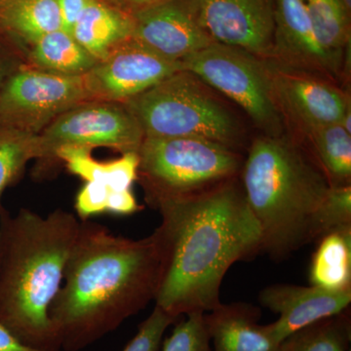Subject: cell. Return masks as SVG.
Returning a JSON list of instances; mask_svg holds the SVG:
<instances>
[{"label": "cell", "instance_id": "obj_25", "mask_svg": "<svg viewBox=\"0 0 351 351\" xmlns=\"http://www.w3.org/2000/svg\"><path fill=\"white\" fill-rule=\"evenodd\" d=\"M38 158V135L0 122V198L22 174L27 164Z\"/></svg>", "mask_w": 351, "mask_h": 351}, {"label": "cell", "instance_id": "obj_17", "mask_svg": "<svg viewBox=\"0 0 351 351\" xmlns=\"http://www.w3.org/2000/svg\"><path fill=\"white\" fill-rule=\"evenodd\" d=\"M134 18L103 0H92L73 27L71 36L100 62L132 38Z\"/></svg>", "mask_w": 351, "mask_h": 351}, {"label": "cell", "instance_id": "obj_26", "mask_svg": "<svg viewBox=\"0 0 351 351\" xmlns=\"http://www.w3.org/2000/svg\"><path fill=\"white\" fill-rule=\"evenodd\" d=\"M348 226H351V186H331L316 213L314 242L332 230Z\"/></svg>", "mask_w": 351, "mask_h": 351}, {"label": "cell", "instance_id": "obj_5", "mask_svg": "<svg viewBox=\"0 0 351 351\" xmlns=\"http://www.w3.org/2000/svg\"><path fill=\"white\" fill-rule=\"evenodd\" d=\"M145 137L197 138L241 152L245 133L230 106L211 86L182 69L124 103Z\"/></svg>", "mask_w": 351, "mask_h": 351}, {"label": "cell", "instance_id": "obj_1", "mask_svg": "<svg viewBox=\"0 0 351 351\" xmlns=\"http://www.w3.org/2000/svg\"><path fill=\"white\" fill-rule=\"evenodd\" d=\"M152 207L161 216L152 233L160 261L156 306L177 319L217 308L228 269L263 250L262 232L239 177Z\"/></svg>", "mask_w": 351, "mask_h": 351}, {"label": "cell", "instance_id": "obj_24", "mask_svg": "<svg viewBox=\"0 0 351 351\" xmlns=\"http://www.w3.org/2000/svg\"><path fill=\"white\" fill-rule=\"evenodd\" d=\"M350 309L295 332L282 341V351H350Z\"/></svg>", "mask_w": 351, "mask_h": 351}, {"label": "cell", "instance_id": "obj_29", "mask_svg": "<svg viewBox=\"0 0 351 351\" xmlns=\"http://www.w3.org/2000/svg\"><path fill=\"white\" fill-rule=\"evenodd\" d=\"M110 191L112 189L101 182H85L75 198V208L78 219L88 221L95 215L107 213Z\"/></svg>", "mask_w": 351, "mask_h": 351}, {"label": "cell", "instance_id": "obj_10", "mask_svg": "<svg viewBox=\"0 0 351 351\" xmlns=\"http://www.w3.org/2000/svg\"><path fill=\"white\" fill-rule=\"evenodd\" d=\"M265 62L277 105L286 126L297 131L295 137L320 127L339 124L350 110V94L338 83L270 60Z\"/></svg>", "mask_w": 351, "mask_h": 351}, {"label": "cell", "instance_id": "obj_15", "mask_svg": "<svg viewBox=\"0 0 351 351\" xmlns=\"http://www.w3.org/2000/svg\"><path fill=\"white\" fill-rule=\"evenodd\" d=\"M270 61L341 85V71L320 47L302 0H276Z\"/></svg>", "mask_w": 351, "mask_h": 351}, {"label": "cell", "instance_id": "obj_6", "mask_svg": "<svg viewBox=\"0 0 351 351\" xmlns=\"http://www.w3.org/2000/svg\"><path fill=\"white\" fill-rule=\"evenodd\" d=\"M138 154V181L152 207L239 178L244 161L241 152L197 138L145 137Z\"/></svg>", "mask_w": 351, "mask_h": 351}, {"label": "cell", "instance_id": "obj_22", "mask_svg": "<svg viewBox=\"0 0 351 351\" xmlns=\"http://www.w3.org/2000/svg\"><path fill=\"white\" fill-rule=\"evenodd\" d=\"M29 66L60 75H86L98 63L64 29L49 32L27 50Z\"/></svg>", "mask_w": 351, "mask_h": 351}, {"label": "cell", "instance_id": "obj_27", "mask_svg": "<svg viewBox=\"0 0 351 351\" xmlns=\"http://www.w3.org/2000/svg\"><path fill=\"white\" fill-rule=\"evenodd\" d=\"M205 313L186 314L163 341L161 351H212Z\"/></svg>", "mask_w": 351, "mask_h": 351}, {"label": "cell", "instance_id": "obj_34", "mask_svg": "<svg viewBox=\"0 0 351 351\" xmlns=\"http://www.w3.org/2000/svg\"><path fill=\"white\" fill-rule=\"evenodd\" d=\"M341 3L343 4V6L346 7L348 12L351 14V0H341Z\"/></svg>", "mask_w": 351, "mask_h": 351}, {"label": "cell", "instance_id": "obj_33", "mask_svg": "<svg viewBox=\"0 0 351 351\" xmlns=\"http://www.w3.org/2000/svg\"><path fill=\"white\" fill-rule=\"evenodd\" d=\"M0 351H62L46 350L40 348H32L22 343L19 339L7 330L3 325L0 324Z\"/></svg>", "mask_w": 351, "mask_h": 351}, {"label": "cell", "instance_id": "obj_32", "mask_svg": "<svg viewBox=\"0 0 351 351\" xmlns=\"http://www.w3.org/2000/svg\"><path fill=\"white\" fill-rule=\"evenodd\" d=\"M103 1L133 17L143 11L160 5L170 0H103Z\"/></svg>", "mask_w": 351, "mask_h": 351}, {"label": "cell", "instance_id": "obj_2", "mask_svg": "<svg viewBox=\"0 0 351 351\" xmlns=\"http://www.w3.org/2000/svg\"><path fill=\"white\" fill-rule=\"evenodd\" d=\"M160 261L154 237L131 239L80 221L49 316L61 350L80 351L154 301Z\"/></svg>", "mask_w": 351, "mask_h": 351}, {"label": "cell", "instance_id": "obj_12", "mask_svg": "<svg viewBox=\"0 0 351 351\" xmlns=\"http://www.w3.org/2000/svg\"><path fill=\"white\" fill-rule=\"evenodd\" d=\"M182 62L171 61L129 39L85 75L92 101L126 103L182 71Z\"/></svg>", "mask_w": 351, "mask_h": 351}, {"label": "cell", "instance_id": "obj_4", "mask_svg": "<svg viewBox=\"0 0 351 351\" xmlns=\"http://www.w3.org/2000/svg\"><path fill=\"white\" fill-rule=\"evenodd\" d=\"M239 179L262 232V252L279 262L314 242L316 213L331 186L294 134L254 138Z\"/></svg>", "mask_w": 351, "mask_h": 351}, {"label": "cell", "instance_id": "obj_3", "mask_svg": "<svg viewBox=\"0 0 351 351\" xmlns=\"http://www.w3.org/2000/svg\"><path fill=\"white\" fill-rule=\"evenodd\" d=\"M80 228L66 210L0 212V324L25 345L62 350L49 309Z\"/></svg>", "mask_w": 351, "mask_h": 351}, {"label": "cell", "instance_id": "obj_14", "mask_svg": "<svg viewBox=\"0 0 351 351\" xmlns=\"http://www.w3.org/2000/svg\"><path fill=\"white\" fill-rule=\"evenodd\" d=\"M133 18L132 38L171 61L182 62L215 43L182 0H170Z\"/></svg>", "mask_w": 351, "mask_h": 351}, {"label": "cell", "instance_id": "obj_11", "mask_svg": "<svg viewBox=\"0 0 351 351\" xmlns=\"http://www.w3.org/2000/svg\"><path fill=\"white\" fill-rule=\"evenodd\" d=\"M215 43L270 60L276 0H182Z\"/></svg>", "mask_w": 351, "mask_h": 351}, {"label": "cell", "instance_id": "obj_7", "mask_svg": "<svg viewBox=\"0 0 351 351\" xmlns=\"http://www.w3.org/2000/svg\"><path fill=\"white\" fill-rule=\"evenodd\" d=\"M182 64L184 69L237 104L263 135L287 132L265 59L241 48L214 43Z\"/></svg>", "mask_w": 351, "mask_h": 351}, {"label": "cell", "instance_id": "obj_13", "mask_svg": "<svg viewBox=\"0 0 351 351\" xmlns=\"http://www.w3.org/2000/svg\"><path fill=\"white\" fill-rule=\"evenodd\" d=\"M258 301L278 314V319L263 325V330L277 343H282L302 328L350 308L351 291L330 292L311 285L274 284L261 291Z\"/></svg>", "mask_w": 351, "mask_h": 351}, {"label": "cell", "instance_id": "obj_18", "mask_svg": "<svg viewBox=\"0 0 351 351\" xmlns=\"http://www.w3.org/2000/svg\"><path fill=\"white\" fill-rule=\"evenodd\" d=\"M63 29L57 0H0V38L29 47L49 32Z\"/></svg>", "mask_w": 351, "mask_h": 351}, {"label": "cell", "instance_id": "obj_30", "mask_svg": "<svg viewBox=\"0 0 351 351\" xmlns=\"http://www.w3.org/2000/svg\"><path fill=\"white\" fill-rule=\"evenodd\" d=\"M142 210L131 189L110 191L108 197L107 213L114 215H132Z\"/></svg>", "mask_w": 351, "mask_h": 351}, {"label": "cell", "instance_id": "obj_20", "mask_svg": "<svg viewBox=\"0 0 351 351\" xmlns=\"http://www.w3.org/2000/svg\"><path fill=\"white\" fill-rule=\"evenodd\" d=\"M309 267V283L330 292L351 291V226L316 240Z\"/></svg>", "mask_w": 351, "mask_h": 351}, {"label": "cell", "instance_id": "obj_9", "mask_svg": "<svg viewBox=\"0 0 351 351\" xmlns=\"http://www.w3.org/2000/svg\"><path fill=\"white\" fill-rule=\"evenodd\" d=\"M89 101L85 75H55L27 64L0 85V122L38 135L62 113Z\"/></svg>", "mask_w": 351, "mask_h": 351}, {"label": "cell", "instance_id": "obj_16", "mask_svg": "<svg viewBox=\"0 0 351 351\" xmlns=\"http://www.w3.org/2000/svg\"><path fill=\"white\" fill-rule=\"evenodd\" d=\"M212 351H282L258 324L261 311L245 302L221 304L205 313Z\"/></svg>", "mask_w": 351, "mask_h": 351}, {"label": "cell", "instance_id": "obj_8", "mask_svg": "<svg viewBox=\"0 0 351 351\" xmlns=\"http://www.w3.org/2000/svg\"><path fill=\"white\" fill-rule=\"evenodd\" d=\"M144 138L142 127L124 104L85 101L62 113L38 134V160L56 162L55 154L64 147L138 152Z\"/></svg>", "mask_w": 351, "mask_h": 351}, {"label": "cell", "instance_id": "obj_19", "mask_svg": "<svg viewBox=\"0 0 351 351\" xmlns=\"http://www.w3.org/2000/svg\"><path fill=\"white\" fill-rule=\"evenodd\" d=\"M325 54L348 82L346 64L350 59L351 14L341 0H302Z\"/></svg>", "mask_w": 351, "mask_h": 351}, {"label": "cell", "instance_id": "obj_23", "mask_svg": "<svg viewBox=\"0 0 351 351\" xmlns=\"http://www.w3.org/2000/svg\"><path fill=\"white\" fill-rule=\"evenodd\" d=\"M298 138L326 176L330 186H351V134L341 124L320 127Z\"/></svg>", "mask_w": 351, "mask_h": 351}, {"label": "cell", "instance_id": "obj_31", "mask_svg": "<svg viewBox=\"0 0 351 351\" xmlns=\"http://www.w3.org/2000/svg\"><path fill=\"white\" fill-rule=\"evenodd\" d=\"M64 32L71 34L75 23L92 0H57Z\"/></svg>", "mask_w": 351, "mask_h": 351}, {"label": "cell", "instance_id": "obj_21", "mask_svg": "<svg viewBox=\"0 0 351 351\" xmlns=\"http://www.w3.org/2000/svg\"><path fill=\"white\" fill-rule=\"evenodd\" d=\"M91 152L85 147H64L57 151L55 158L85 182H101L113 191L131 189L138 180V152H126L119 158L103 162L95 159Z\"/></svg>", "mask_w": 351, "mask_h": 351}, {"label": "cell", "instance_id": "obj_28", "mask_svg": "<svg viewBox=\"0 0 351 351\" xmlns=\"http://www.w3.org/2000/svg\"><path fill=\"white\" fill-rule=\"evenodd\" d=\"M178 322L173 317L154 306L151 315L141 323L137 334L129 341L123 351H159L166 330Z\"/></svg>", "mask_w": 351, "mask_h": 351}]
</instances>
